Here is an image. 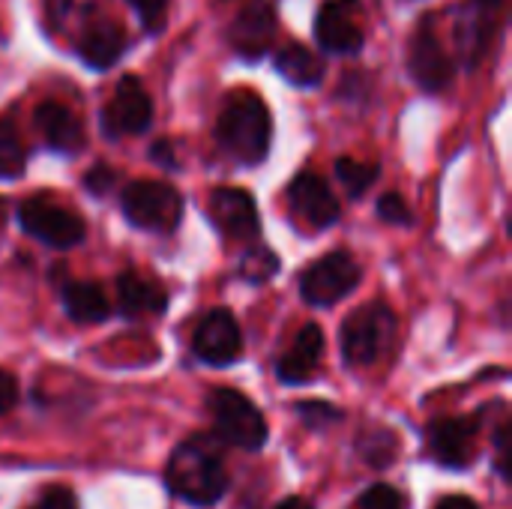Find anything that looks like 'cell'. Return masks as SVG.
Listing matches in <instances>:
<instances>
[{"label": "cell", "instance_id": "3", "mask_svg": "<svg viewBox=\"0 0 512 509\" xmlns=\"http://www.w3.org/2000/svg\"><path fill=\"white\" fill-rule=\"evenodd\" d=\"M399 321L396 312L387 303H366L357 312H351L339 330V345H342V357L348 366L366 369L375 366L396 339Z\"/></svg>", "mask_w": 512, "mask_h": 509}, {"label": "cell", "instance_id": "14", "mask_svg": "<svg viewBox=\"0 0 512 509\" xmlns=\"http://www.w3.org/2000/svg\"><path fill=\"white\" fill-rule=\"evenodd\" d=\"M210 222L228 240H249V237H258L261 231L255 198L237 186H219L210 195Z\"/></svg>", "mask_w": 512, "mask_h": 509}, {"label": "cell", "instance_id": "32", "mask_svg": "<svg viewBox=\"0 0 512 509\" xmlns=\"http://www.w3.org/2000/svg\"><path fill=\"white\" fill-rule=\"evenodd\" d=\"M495 465L504 480H510V417L504 414L501 423L495 426Z\"/></svg>", "mask_w": 512, "mask_h": 509}, {"label": "cell", "instance_id": "9", "mask_svg": "<svg viewBox=\"0 0 512 509\" xmlns=\"http://www.w3.org/2000/svg\"><path fill=\"white\" fill-rule=\"evenodd\" d=\"M408 69H411V78L426 90V93H441L453 84V60L450 54L444 51V42H441V33L435 30V18L426 15L420 21V27L414 30L411 36V45H408Z\"/></svg>", "mask_w": 512, "mask_h": 509}, {"label": "cell", "instance_id": "13", "mask_svg": "<svg viewBox=\"0 0 512 509\" xmlns=\"http://www.w3.org/2000/svg\"><path fill=\"white\" fill-rule=\"evenodd\" d=\"M126 45H129V39H126L123 24L102 12H93L75 33V51L93 69L114 66L123 57Z\"/></svg>", "mask_w": 512, "mask_h": 509}, {"label": "cell", "instance_id": "37", "mask_svg": "<svg viewBox=\"0 0 512 509\" xmlns=\"http://www.w3.org/2000/svg\"><path fill=\"white\" fill-rule=\"evenodd\" d=\"M273 509H315V507H312L306 498H297V495H294V498H285V501H279V504H276Z\"/></svg>", "mask_w": 512, "mask_h": 509}, {"label": "cell", "instance_id": "22", "mask_svg": "<svg viewBox=\"0 0 512 509\" xmlns=\"http://www.w3.org/2000/svg\"><path fill=\"white\" fill-rule=\"evenodd\" d=\"M276 69L285 81L297 84V87H315L324 81V63L315 51H309L306 45H285L276 51Z\"/></svg>", "mask_w": 512, "mask_h": 509}, {"label": "cell", "instance_id": "33", "mask_svg": "<svg viewBox=\"0 0 512 509\" xmlns=\"http://www.w3.org/2000/svg\"><path fill=\"white\" fill-rule=\"evenodd\" d=\"M27 509H78V498L72 489L54 486V489H45Z\"/></svg>", "mask_w": 512, "mask_h": 509}, {"label": "cell", "instance_id": "12", "mask_svg": "<svg viewBox=\"0 0 512 509\" xmlns=\"http://www.w3.org/2000/svg\"><path fill=\"white\" fill-rule=\"evenodd\" d=\"M288 207L303 225H309L315 231L336 225V219L342 213V207H339L333 189L327 186V180L312 174V171H303L288 183Z\"/></svg>", "mask_w": 512, "mask_h": 509}, {"label": "cell", "instance_id": "18", "mask_svg": "<svg viewBox=\"0 0 512 509\" xmlns=\"http://www.w3.org/2000/svg\"><path fill=\"white\" fill-rule=\"evenodd\" d=\"M33 123H36L42 141L57 153L72 156L84 147V123L63 102H42L33 114Z\"/></svg>", "mask_w": 512, "mask_h": 509}, {"label": "cell", "instance_id": "38", "mask_svg": "<svg viewBox=\"0 0 512 509\" xmlns=\"http://www.w3.org/2000/svg\"><path fill=\"white\" fill-rule=\"evenodd\" d=\"M474 3H477V9H483V12H489V15H498V9H501L504 0H474Z\"/></svg>", "mask_w": 512, "mask_h": 509}, {"label": "cell", "instance_id": "39", "mask_svg": "<svg viewBox=\"0 0 512 509\" xmlns=\"http://www.w3.org/2000/svg\"><path fill=\"white\" fill-rule=\"evenodd\" d=\"M3 213H6V210H3V201H0V225H3Z\"/></svg>", "mask_w": 512, "mask_h": 509}, {"label": "cell", "instance_id": "16", "mask_svg": "<svg viewBox=\"0 0 512 509\" xmlns=\"http://www.w3.org/2000/svg\"><path fill=\"white\" fill-rule=\"evenodd\" d=\"M315 39L333 54H354L363 48V27L354 15V0H327L315 18Z\"/></svg>", "mask_w": 512, "mask_h": 509}, {"label": "cell", "instance_id": "20", "mask_svg": "<svg viewBox=\"0 0 512 509\" xmlns=\"http://www.w3.org/2000/svg\"><path fill=\"white\" fill-rule=\"evenodd\" d=\"M60 303L66 315L78 324H99L111 315L108 294L99 282H81V279H63L60 285Z\"/></svg>", "mask_w": 512, "mask_h": 509}, {"label": "cell", "instance_id": "6", "mask_svg": "<svg viewBox=\"0 0 512 509\" xmlns=\"http://www.w3.org/2000/svg\"><path fill=\"white\" fill-rule=\"evenodd\" d=\"M18 225L27 237L51 249H75L87 237V225L72 210L45 195H33L18 204Z\"/></svg>", "mask_w": 512, "mask_h": 509}, {"label": "cell", "instance_id": "25", "mask_svg": "<svg viewBox=\"0 0 512 509\" xmlns=\"http://www.w3.org/2000/svg\"><path fill=\"white\" fill-rule=\"evenodd\" d=\"M27 168V147L15 123L0 117V180H15Z\"/></svg>", "mask_w": 512, "mask_h": 509}, {"label": "cell", "instance_id": "23", "mask_svg": "<svg viewBox=\"0 0 512 509\" xmlns=\"http://www.w3.org/2000/svg\"><path fill=\"white\" fill-rule=\"evenodd\" d=\"M357 453L372 468H390L399 456V435L390 429H369L357 438Z\"/></svg>", "mask_w": 512, "mask_h": 509}, {"label": "cell", "instance_id": "24", "mask_svg": "<svg viewBox=\"0 0 512 509\" xmlns=\"http://www.w3.org/2000/svg\"><path fill=\"white\" fill-rule=\"evenodd\" d=\"M378 165L375 162H360V159H351V156H342V159H336V177H339V183L345 186V195L348 198H363L372 186H375V180H378Z\"/></svg>", "mask_w": 512, "mask_h": 509}, {"label": "cell", "instance_id": "27", "mask_svg": "<svg viewBox=\"0 0 512 509\" xmlns=\"http://www.w3.org/2000/svg\"><path fill=\"white\" fill-rule=\"evenodd\" d=\"M294 411H297V417L303 420V426H309V429H315V432H324V429L339 426V423L345 420V414H342L336 405H330V402H318V399L297 402V405H294Z\"/></svg>", "mask_w": 512, "mask_h": 509}, {"label": "cell", "instance_id": "8", "mask_svg": "<svg viewBox=\"0 0 512 509\" xmlns=\"http://www.w3.org/2000/svg\"><path fill=\"white\" fill-rule=\"evenodd\" d=\"M483 417H441L432 420L426 429V447L429 456L450 471H462L474 465L477 456V438H480Z\"/></svg>", "mask_w": 512, "mask_h": 509}, {"label": "cell", "instance_id": "26", "mask_svg": "<svg viewBox=\"0 0 512 509\" xmlns=\"http://www.w3.org/2000/svg\"><path fill=\"white\" fill-rule=\"evenodd\" d=\"M279 273V255L267 246H252L246 255H243V264H240V276L252 285H264L267 279H273Z\"/></svg>", "mask_w": 512, "mask_h": 509}, {"label": "cell", "instance_id": "35", "mask_svg": "<svg viewBox=\"0 0 512 509\" xmlns=\"http://www.w3.org/2000/svg\"><path fill=\"white\" fill-rule=\"evenodd\" d=\"M150 159H156L159 165H165V168H177V159H174V153H171V141H156L153 147H150Z\"/></svg>", "mask_w": 512, "mask_h": 509}, {"label": "cell", "instance_id": "34", "mask_svg": "<svg viewBox=\"0 0 512 509\" xmlns=\"http://www.w3.org/2000/svg\"><path fill=\"white\" fill-rule=\"evenodd\" d=\"M15 405H18V381H15V375L0 369V417L9 414Z\"/></svg>", "mask_w": 512, "mask_h": 509}, {"label": "cell", "instance_id": "15", "mask_svg": "<svg viewBox=\"0 0 512 509\" xmlns=\"http://www.w3.org/2000/svg\"><path fill=\"white\" fill-rule=\"evenodd\" d=\"M276 9L267 3V0H249L237 18L231 21V30H228V42L231 48L246 57V60H258L270 51L273 39H276Z\"/></svg>", "mask_w": 512, "mask_h": 509}, {"label": "cell", "instance_id": "31", "mask_svg": "<svg viewBox=\"0 0 512 509\" xmlns=\"http://www.w3.org/2000/svg\"><path fill=\"white\" fill-rule=\"evenodd\" d=\"M114 183H117V171L111 168V165H93L87 174H84V189L90 192V195H96V198H102V195H108L111 189H114Z\"/></svg>", "mask_w": 512, "mask_h": 509}, {"label": "cell", "instance_id": "2", "mask_svg": "<svg viewBox=\"0 0 512 509\" xmlns=\"http://www.w3.org/2000/svg\"><path fill=\"white\" fill-rule=\"evenodd\" d=\"M165 483L180 501L192 507H213L225 498L228 474L201 441H186L171 453Z\"/></svg>", "mask_w": 512, "mask_h": 509}, {"label": "cell", "instance_id": "7", "mask_svg": "<svg viewBox=\"0 0 512 509\" xmlns=\"http://www.w3.org/2000/svg\"><path fill=\"white\" fill-rule=\"evenodd\" d=\"M363 279V267L354 261L351 252H330L312 261L300 276V297L309 306L330 309L345 300Z\"/></svg>", "mask_w": 512, "mask_h": 509}, {"label": "cell", "instance_id": "5", "mask_svg": "<svg viewBox=\"0 0 512 509\" xmlns=\"http://www.w3.org/2000/svg\"><path fill=\"white\" fill-rule=\"evenodd\" d=\"M123 216L141 228L156 234H171L183 219V195L162 180H135L120 195Z\"/></svg>", "mask_w": 512, "mask_h": 509}, {"label": "cell", "instance_id": "10", "mask_svg": "<svg viewBox=\"0 0 512 509\" xmlns=\"http://www.w3.org/2000/svg\"><path fill=\"white\" fill-rule=\"evenodd\" d=\"M153 123V102L150 93L144 90L141 78L123 75L114 87V96L102 108V132L108 138H123V135H141Z\"/></svg>", "mask_w": 512, "mask_h": 509}, {"label": "cell", "instance_id": "29", "mask_svg": "<svg viewBox=\"0 0 512 509\" xmlns=\"http://www.w3.org/2000/svg\"><path fill=\"white\" fill-rule=\"evenodd\" d=\"M378 216H381L384 222H390V225H402V228H408V225L414 222L411 207H408V201H405L399 192H387V195H381V198H378Z\"/></svg>", "mask_w": 512, "mask_h": 509}, {"label": "cell", "instance_id": "11", "mask_svg": "<svg viewBox=\"0 0 512 509\" xmlns=\"http://www.w3.org/2000/svg\"><path fill=\"white\" fill-rule=\"evenodd\" d=\"M192 354L207 366H231L243 354V333L228 309H213L201 318L192 336Z\"/></svg>", "mask_w": 512, "mask_h": 509}, {"label": "cell", "instance_id": "28", "mask_svg": "<svg viewBox=\"0 0 512 509\" xmlns=\"http://www.w3.org/2000/svg\"><path fill=\"white\" fill-rule=\"evenodd\" d=\"M357 509H408V501H405V495L399 489L378 483V486H372L369 492L360 495Z\"/></svg>", "mask_w": 512, "mask_h": 509}, {"label": "cell", "instance_id": "1", "mask_svg": "<svg viewBox=\"0 0 512 509\" xmlns=\"http://www.w3.org/2000/svg\"><path fill=\"white\" fill-rule=\"evenodd\" d=\"M273 120L264 99L252 90H234L216 120L219 147L240 165H261L270 153Z\"/></svg>", "mask_w": 512, "mask_h": 509}, {"label": "cell", "instance_id": "21", "mask_svg": "<svg viewBox=\"0 0 512 509\" xmlns=\"http://www.w3.org/2000/svg\"><path fill=\"white\" fill-rule=\"evenodd\" d=\"M492 21H495V15H489L483 9H474V12L456 18V51L468 66H477L483 60V54L492 42Z\"/></svg>", "mask_w": 512, "mask_h": 509}, {"label": "cell", "instance_id": "30", "mask_svg": "<svg viewBox=\"0 0 512 509\" xmlns=\"http://www.w3.org/2000/svg\"><path fill=\"white\" fill-rule=\"evenodd\" d=\"M168 3L171 0H129V6L138 12L141 24L150 30V33H159L165 27V18H168Z\"/></svg>", "mask_w": 512, "mask_h": 509}, {"label": "cell", "instance_id": "36", "mask_svg": "<svg viewBox=\"0 0 512 509\" xmlns=\"http://www.w3.org/2000/svg\"><path fill=\"white\" fill-rule=\"evenodd\" d=\"M432 509H480V507H477V501H474V498H465V495H447V498H441V501H438Z\"/></svg>", "mask_w": 512, "mask_h": 509}, {"label": "cell", "instance_id": "19", "mask_svg": "<svg viewBox=\"0 0 512 509\" xmlns=\"http://www.w3.org/2000/svg\"><path fill=\"white\" fill-rule=\"evenodd\" d=\"M117 309L126 318L162 315L168 309V294L159 279H150L129 267L117 276Z\"/></svg>", "mask_w": 512, "mask_h": 509}, {"label": "cell", "instance_id": "4", "mask_svg": "<svg viewBox=\"0 0 512 509\" xmlns=\"http://www.w3.org/2000/svg\"><path fill=\"white\" fill-rule=\"evenodd\" d=\"M207 411L213 417V432L222 444L237 450H261L267 444V420L255 402L231 387H219L207 399Z\"/></svg>", "mask_w": 512, "mask_h": 509}, {"label": "cell", "instance_id": "17", "mask_svg": "<svg viewBox=\"0 0 512 509\" xmlns=\"http://www.w3.org/2000/svg\"><path fill=\"white\" fill-rule=\"evenodd\" d=\"M321 357H324V330L318 324H306L276 360V375L285 384H306L318 375Z\"/></svg>", "mask_w": 512, "mask_h": 509}]
</instances>
